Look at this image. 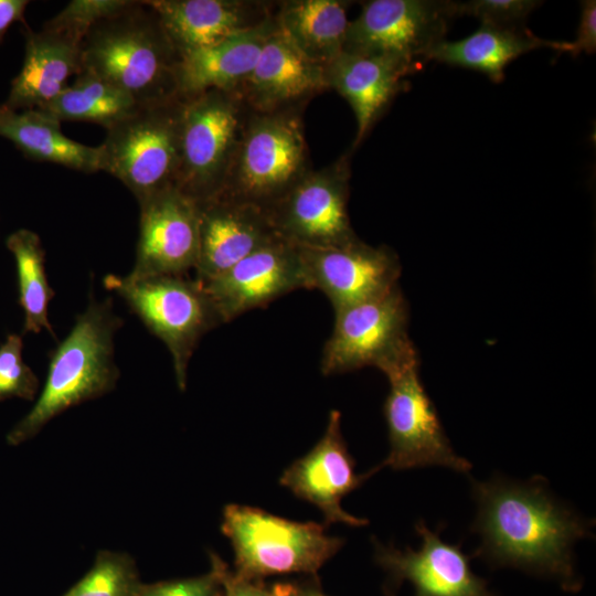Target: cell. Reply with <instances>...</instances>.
<instances>
[{
  "label": "cell",
  "mask_w": 596,
  "mask_h": 596,
  "mask_svg": "<svg viewBox=\"0 0 596 596\" xmlns=\"http://www.w3.org/2000/svg\"><path fill=\"white\" fill-rule=\"evenodd\" d=\"M222 532L232 543L236 573L251 579L316 574L343 545L342 539L324 533L323 524L295 522L238 504L225 507Z\"/></svg>",
  "instance_id": "7"
},
{
  "label": "cell",
  "mask_w": 596,
  "mask_h": 596,
  "mask_svg": "<svg viewBox=\"0 0 596 596\" xmlns=\"http://www.w3.org/2000/svg\"><path fill=\"white\" fill-rule=\"evenodd\" d=\"M298 596H327L316 588H300L298 587Z\"/></svg>",
  "instance_id": "38"
},
{
  "label": "cell",
  "mask_w": 596,
  "mask_h": 596,
  "mask_svg": "<svg viewBox=\"0 0 596 596\" xmlns=\"http://www.w3.org/2000/svg\"><path fill=\"white\" fill-rule=\"evenodd\" d=\"M415 529L422 540L416 551L375 545L377 562L394 577L409 581L417 596H490L459 545L443 541L440 529L434 532L424 521Z\"/></svg>",
  "instance_id": "20"
},
{
  "label": "cell",
  "mask_w": 596,
  "mask_h": 596,
  "mask_svg": "<svg viewBox=\"0 0 596 596\" xmlns=\"http://www.w3.org/2000/svg\"><path fill=\"white\" fill-rule=\"evenodd\" d=\"M222 585L224 596H272L270 589L265 588L256 579L231 573L225 563L222 567Z\"/></svg>",
  "instance_id": "35"
},
{
  "label": "cell",
  "mask_w": 596,
  "mask_h": 596,
  "mask_svg": "<svg viewBox=\"0 0 596 596\" xmlns=\"http://www.w3.org/2000/svg\"><path fill=\"white\" fill-rule=\"evenodd\" d=\"M138 106L124 91L83 71L72 85H67L58 96L40 109L61 123H91L109 129Z\"/></svg>",
  "instance_id": "27"
},
{
  "label": "cell",
  "mask_w": 596,
  "mask_h": 596,
  "mask_svg": "<svg viewBox=\"0 0 596 596\" xmlns=\"http://www.w3.org/2000/svg\"><path fill=\"white\" fill-rule=\"evenodd\" d=\"M211 571L196 577L142 584L138 596H224L222 567L224 562L211 553Z\"/></svg>",
  "instance_id": "33"
},
{
  "label": "cell",
  "mask_w": 596,
  "mask_h": 596,
  "mask_svg": "<svg viewBox=\"0 0 596 596\" xmlns=\"http://www.w3.org/2000/svg\"><path fill=\"white\" fill-rule=\"evenodd\" d=\"M328 89L324 66L304 55L276 23L235 94L249 110L268 113L306 106Z\"/></svg>",
  "instance_id": "17"
},
{
  "label": "cell",
  "mask_w": 596,
  "mask_h": 596,
  "mask_svg": "<svg viewBox=\"0 0 596 596\" xmlns=\"http://www.w3.org/2000/svg\"><path fill=\"white\" fill-rule=\"evenodd\" d=\"M272 596H298V587L289 583H278L272 588Z\"/></svg>",
  "instance_id": "37"
},
{
  "label": "cell",
  "mask_w": 596,
  "mask_h": 596,
  "mask_svg": "<svg viewBox=\"0 0 596 596\" xmlns=\"http://www.w3.org/2000/svg\"><path fill=\"white\" fill-rule=\"evenodd\" d=\"M28 4L26 0H0V44L11 24L19 21L26 26L24 12Z\"/></svg>",
  "instance_id": "36"
},
{
  "label": "cell",
  "mask_w": 596,
  "mask_h": 596,
  "mask_svg": "<svg viewBox=\"0 0 596 596\" xmlns=\"http://www.w3.org/2000/svg\"><path fill=\"white\" fill-rule=\"evenodd\" d=\"M111 298H89L68 334L49 354L43 389L30 412L10 430L7 441L19 445L34 437L54 417L81 403L111 392L120 372L114 338L124 320Z\"/></svg>",
  "instance_id": "2"
},
{
  "label": "cell",
  "mask_w": 596,
  "mask_h": 596,
  "mask_svg": "<svg viewBox=\"0 0 596 596\" xmlns=\"http://www.w3.org/2000/svg\"><path fill=\"white\" fill-rule=\"evenodd\" d=\"M106 289L121 297L145 327L168 348L179 389L201 338L223 321L202 283L185 276L131 277L109 274Z\"/></svg>",
  "instance_id": "5"
},
{
  "label": "cell",
  "mask_w": 596,
  "mask_h": 596,
  "mask_svg": "<svg viewBox=\"0 0 596 596\" xmlns=\"http://www.w3.org/2000/svg\"><path fill=\"white\" fill-rule=\"evenodd\" d=\"M596 51V1L585 0L581 3V15L574 42H570L568 54L573 57L582 53L593 54Z\"/></svg>",
  "instance_id": "34"
},
{
  "label": "cell",
  "mask_w": 596,
  "mask_h": 596,
  "mask_svg": "<svg viewBox=\"0 0 596 596\" xmlns=\"http://www.w3.org/2000/svg\"><path fill=\"white\" fill-rule=\"evenodd\" d=\"M310 289H319L339 310L397 286L401 263L385 245L371 246L359 237L337 247L301 248Z\"/></svg>",
  "instance_id": "15"
},
{
  "label": "cell",
  "mask_w": 596,
  "mask_h": 596,
  "mask_svg": "<svg viewBox=\"0 0 596 596\" xmlns=\"http://www.w3.org/2000/svg\"><path fill=\"white\" fill-rule=\"evenodd\" d=\"M139 237L131 277L184 276L199 254L198 203L169 188L139 204Z\"/></svg>",
  "instance_id": "14"
},
{
  "label": "cell",
  "mask_w": 596,
  "mask_h": 596,
  "mask_svg": "<svg viewBox=\"0 0 596 596\" xmlns=\"http://www.w3.org/2000/svg\"><path fill=\"white\" fill-rule=\"evenodd\" d=\"M202 285L223 323L294 290L310 289L299 247L280 237Z\"/></svg>",
  "instance_id": "13"
},
{
  "label": "cell",
  "mask_w": 596,
  "mask_h": 596,
  "mask_svg": "<svg viewBox=\"0 0 596 596\" xmlns=\"http://www.w3.org/2000/svg\"><path fill=\"white\" fill-rule=\"evenodd\" d=\"M275 28L273 13L247 31L181 55L177 66L179 96L188 98L214 89L236 93Z\"/></svg>",
  "instance_id": "22"
},
{
  "label": "cell",
  "mask_w": 596,
  "mask_h": 596,
  "mask_svg": "<svg viewBox=\"0 0 596 596\" xmlns=\"http://www.w3.org/2000/svg\"><path fill=\"white\" fill-rule=\"evenodd\" d=\"M549 47L568 53V41H554L536 36L526 26L502 28L481 24L470 35L457 40L446 39L428 53L427 61L481 72L493 83L504 79L505 67L520 55Z\"/></svg>",
  "instance_id": "24"
},
{
  "label": "cell",
  "mask_w": 596,
  "mask_h": 596,
  "mask_svg": "<svg viewBox=\"0 0 596 596\" xmlns=\"http://www.w3.org/2000/svg\"><path fill=\"white\" fill-rule=\"evenodd\" d=\"M454 18V1H365L349 22L343 52L391 56L424 66L429 51L445 40Z\"/></svg>",
  "instance_id": "12"
},
{
  "label": "cell",
  "mask_w": 596,
  "mask_h": 596,
  "mask_svg": "<svg viewBox=\"0 0 596 596\" xmlns=\"http://www.w3.org/2000/svg\"><path fill=\"white\" fill-rule=\"evenodd\" d=\"M24 31L23 64L3 103L13 110L42 108L83 71L81 42L46 29L35 32L26 25Z\"/></svg>",
  "instance_id": "23"
},
{
  "label": "cell",
  "mask_w": 596,
  "mask_h": 596,
  "mask_svg": "<svg viewBox=\"0 0 596 596\" xmlns=\"http://www.w3.org/2000/svg\"><path fill=\"white\" fill-rule=\"evenodd\" d=\"M183 98L138 106L107 129L100 171L121 181L139 204L175 187Z\"/></svg>",
  "instance_id": "6"
},
{
  "label": "cell",
  "mask_w": 596,
  "mask_h": 596,
  "mask_svg": "<svg viewBox=\"0 0 596 596\" xmlns=\"http://www.w3.org/2000/svg\"><path fill=\"white\" fill-rule=\"evenodd\" d=\"M344 0L275 2L277 26L311 61L326 66L343 52L350 20Z\"/></svg>",
  "instance_id": "26"
},
{
  "label": "cell",
  "mask_w": 596,
  "mask_h": 596,
  "mask_svg": "<svg viewBox=\"0 0 596 596\" xmlns=\"http://www.w3.org/2000/svg\"><path fill=\"white\" fill-rule=\"evenodd\" d=\"M179 54L247 31L273 15L275 2L257 0H148Z\"/></svg>",
  "instance_id": "21"
},
{
  "label": "cell",
  "mask_w": 596,
  "mask_h": 596,
  "mask_svg": "<svg viewBox=\"0 0 596 596\" xmlns=\"http://www.w3.org/2000/svg\"><path fill=\"white\" fill-rule=\"evenodd\" d=\"M6 246L13 255L17 266L19 304L23 310V333L43 330L55 338L49 320V305L54 291L45 273V251L40 236L28 228L11 233Z\"/></svg>",
  "instance_id": "28"
},
{
  "label": "cell",
  "mask_w": 596,
  "mask_h": 596,
  "mask_svg": "<svg viewBox=\"0 0 596 596\" xmlns=\"http://www.w3.org/2000/svg\"><path fill=\"white\" fill-rule=\"evenodd\" d=\"M341 415L331 411L323 436L304 457L297 459L280 477V485L296 497L320 509L324 523L336 522L361 526L366 519L347 513L341 508L342 498L375 473L356 475L354 461L348 451L340 426Z\"/></svg>",
  "instance_id": "16"
},
{
  "label": "cell",
  "mask_w": 596,
  "mask_h": 596,
  "mask_svg": "<svg viewBox=\"0 0 596 596\" xmlns=\"http://www.w3.org/2000/svg\"><path fill=\"white\" fill-rule=\"evenodd\" d=\"M351 151L306 173L265 213L278 237L301 248H328L358 238L348 213Z\"/></svg>",
  "instance_id": "10"
},
{
  "label": "cell",
  "mask_w": 596,
  "mask_h": 596,
  "mask_svg": "<svg viewBox=\"0 0 596 596\" xmlns=\"http://www.w3.org/2000/svg\"><path fill=\"white\" fill-rule=\"evenodd\" d=\"M247 113L231 92L183 98L175 188L198 204L221 193Z\"/></svg>",
  "instance_id": "8"
},
{
  "label": "cell",
  "mask_w": 596,
  "mask_h": 596,
  "mask_svg": "<svg viewBox=\"0 0 596 596\" xmlns=\"http://www.w3.org/2000/svg\"><path fill=\"white\" fill-rule=\"evenodd\" d=\"M385 376L390 383L384 403L390 453L374 470L440 466L458 472L469 471L471 464L455 453L422 384L419 358L405 362Z\"/></svg>",
  "instance_id": "11"
},
{
  "label": "cell",
  "mask_w": 596,
  "mask_h": 596,
  "mask_svg": "<svg viewBox=\"0 0 596 596\" xmlns=\"http://www.w3.org/2000/svg\"><path fill=\"white\" fill-rule=\"evenodd\" d=\"M81 50L83 71L124 91L139 106L179 96V54L146 1H134L98 22L82 41Z\"/></svg>",
  "instance_id": "3"
},
{
  "label": "cell",
  "mask_w": 596,
  "mask_h": 596,
  "mask_svg": "<svg viewBox=\"0 0 596 596\" xmlns=\"http://www.w3.org/2000/svg\"><path fill=\"white\" fill-rule=\"evenodd\" d=\"M472 494L477 502L472 529L481 538L478 555L564 579L573 576L572 549L590 535V522L557 502L540 478L473 481Z\"/></svg>",
  "instance_id": "1"
},
{
  "label": "cell",
  "mask_w": 596,
  "mask_h": 596,
  "mask_svg": "<svg viewBox=\"0 0 596 596\" xmlns=\"http://www.w3.org/2000/svg\"><path fill=\"white\" fill-rule=\"evenodd\" d=\"M141 585L129 554L103 550L92 568L63 596H138Z\"/></svg>",
  "instance_id": "29"
},
{
  "label": "cell",
  "mask_w": 596,
  "mask_h": 596,
  "mask_svg": "<svg viewBox=\"0 0 596 596\" xmlns=\"http://www.w3.org/2000/svg\"><path fill=\"white\" fill-rule=\"evenodd\" d=\"M422 67L391 56L345 52L324 66L328 88L343 97L355 116L352 150L363 141L395 96L406 89V77Z\"/></svg>",
  "instance_id": "19"
},
{
  "label": "cell",
  "mask_w": 596,
  "mask_h": 596,
  "mask_svg": "<svg viewBox=\"0 0 596 596\" xmlns=\"http://www.w3.org/2000/svg\"><path fill=\"white\" fill-rule=\"evenodd\" d=\"M408 305L398 285L375 298L334 311L321 372L324 375L374 366L384 374L418 353L408 337Z\"/></svg>",
  "instance_id": "9"
},
{
  "label": "cell",
  "mask_w": 596,
  "mask_h": 596,
  "mask_svg": "<svg viewBox=\"0 0 596 596\" xmlns=\"http://www.w3.org/2000/svg\"><path fill=\"white\" fill-rule=\"evenodd\" d=\"M0 136L26 158L84 173L100 171V148L66 137L61 121L41 109L13 110L0 104Z\"/></svg>",
  "instance_id": "25"
},
{
  "label": "cell",
  "mask_w": 596,
  "mask_h": 596,
  "mask_svg": "<svg viewBox=\"0 0 596 596\" xmlns=\"http://www.w3.org/2000/svg\"><path fill=\"white\" fill-rule=\"evenodd\" d=\"M39 379L23 360V340L10 333L0 345V401L11 397L33 400Z\"/></svg>",
  "instance_id": "31"
},
{
  "label": "cell",
  "mask_w": 596,
  "mask_h": 596,
  "mask_svg": "<svg viewBox=\"0 0 596 596\" xmlns=\"http://www.w3.org/2000/svg\"><path fill=\"white\" fill-rule=\"evenodd\" d=\"M542 2L536 0H470L454 1L455 14L479 19L481 24L517 28L525 26L529 14Z\"/></svg>",
  "instance_id": "32"
},
{
  "label": "cell",
  "mask_w": 596,
  "mask_h": 596,
  "mask_svg": "<svg viewBox=\"0 0 596 596\" xmlns=\"http://www.w3.org/2000/svg\"><path fill=\"white\" fill-rule=\"evenodd\" d=\"M199 206L195 279L207 281L265 246L276 235L267 214L247 203L214 198Z\"/></svg>",
  "instance_id": "18"
},
{
  "label": "cell",
  "mask_w": 596,
  "mask_h": 596,
  "mask_svg": "<svg viewBox=\"0 0 596 596\" xmlns=\"http://www.w3.org/2000/svg\"><path fill=\"white\" fill-rule=\"evenodd\" d=\"M132 3V0H73L45 22L43 29L64 33L82 43L94 25Z\"/></svg>",
  "instance_id": "30"
},
{
  "label": "cell",
  "mask_w": 596,
  "mask_h": 596,
  "mask_svg": "<svg viewBox=\"0 0 596 596\" xmlns=\"http://www.w3.org/2000/svg\"><path fill=\"white\" fill-rule=\"evenodd\" d=\"M248 109L224 187L216 198L267 211L311 170L302 111Z\"/></svg>",
  "instance_id": "4"
}]
</instances>
